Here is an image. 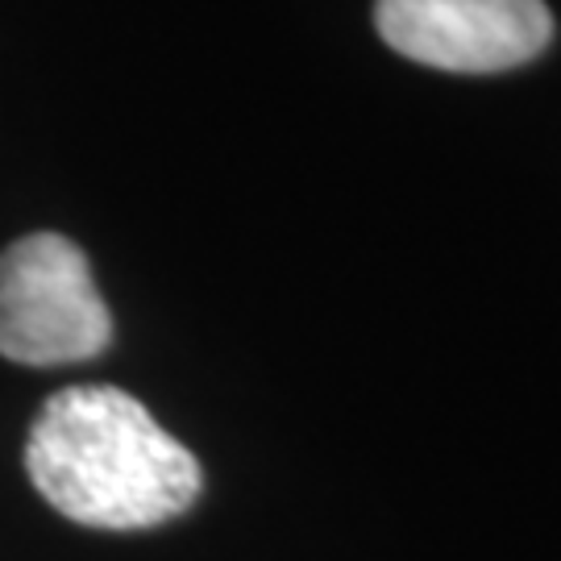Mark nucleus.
<instances>
[{
    "label": "nucleus",
    "mask_w": 561,
    "mask_h": 561,
    "mask_svg": "<svg viewBox=\"0 0 561 561\" xmlns=\"http://www.w3.org/2000/svg\"><path fill=\"white\" fill-rule=\"evenodd\" d=\"M25 470L42 500L83 528H154L204 486L196 454L121 387H67L30 424Z\"/></svg>",
    "instance_id": "nucleus-1"
},
{
    "label": "nucleus",
    "mask_w": 561,
    "mask_h": 561,
    "mask_svg": "<svg viewBox=\"0 0 561 561\" xmlns=\"http://www.w3.org/2000/svg\"><path fill=\"white\" fill-rule=\"evenodd\" d=\"M113 337L92 266L62 233H30L0 254V354L18 366L96 358Z\"/></svg>",
    "instance_id": "nucleus-2"
},
{
    "label": "nucleus",
    "mask_w": 561,
    "mask_h": 561,
    "mask_svg": "<svg viewBox=\"0 0 561 561\" xmlns=\"http://www.w3.org/2000/svg\"><path fill=\"white\" fill-rule=\"evenodd\" d=\"M379 34L403 59L442 71H507L553 38L545 0H379Z\"/></svg>",
    "instance_id": "nucleus-3"
}]
</instances>
